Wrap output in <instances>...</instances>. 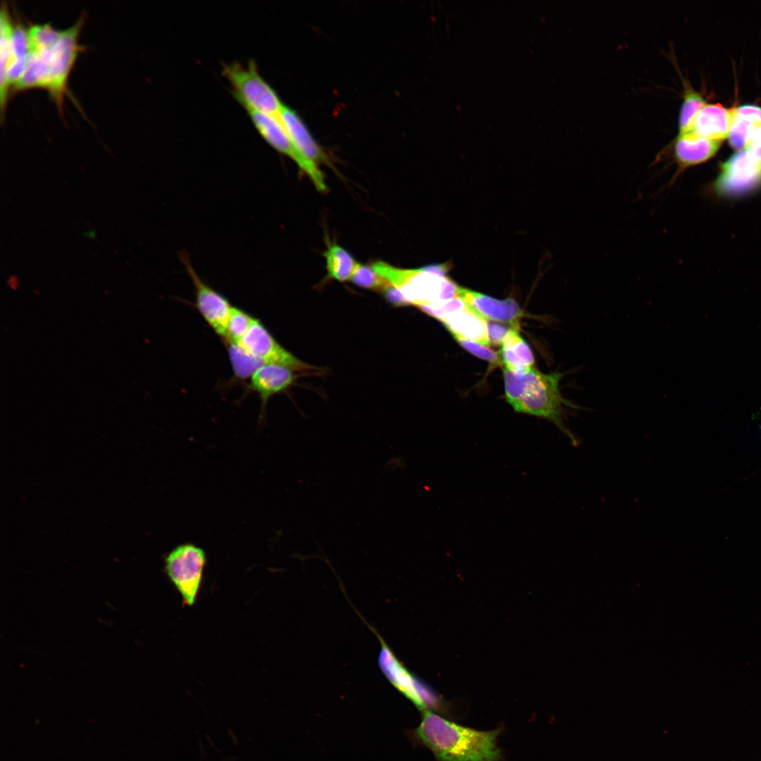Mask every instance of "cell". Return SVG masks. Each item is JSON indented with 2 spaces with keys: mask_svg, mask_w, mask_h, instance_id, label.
<instances>
[{
  "mask_svg": "<svg viewBox=\"0 0 761 761\" xmlns=\"http://www.w3.org/2000/svg\"><path fill=\"white\" fill-rule=\"evenodd\" d=\"M500 729L478 731L426 710L410 737L431 750L438 761H500Z\"/></svg>",
  "mask_w": 761,
  "mask_h": 761,
  "instance_id": "obj_1",
  "label": "cell"
},
{
  "mask_svg": "<svg viewBox=\"0 0 761 761\" xmlns=\"http://www.w3.org/2000/svg\"><path fill=\"white\" fill-rule=\"evenodd\" d=\"M507 402L517 412L544 418L555 423L574 446L580 440L565 424L564 407L579 408L565 400L560 392L562 373H544L533 368L514 371L504 368Z\"/></svg>",
  "mask_w": 761,
  "mask_h": 761,
  "instance_id": "obj_2",
  "label": "cell"
},
{
  "mask_svg": "<svg viewBox=\"0 0 761 761\" xmlns=\"http://www.w3.org/2000/svg\"><path fill=\"white\" fill-rule=\"evenodd\" d=\"M84 20L85 16H80L73 25L62 30L54 41L30 47L27 70L39 87L49 92L61 116L64 97L68 94L69 75L78 55L85 49L79 43Z\"/></svg>",
  "mask_w": 761,
  "mask_h": 761,
  "instance_id": "obj_3",
  "label": "cell"
},
{
  "mask_svg": "<svg viewBox=\"0 0 761 761\" xmlns=\"http://www.w3.org/2000/svg\"><path fill=\"white\" fill-rule=\"evenodd\" d=\"M371 266L402 295L407 304L420 309L459 297V287L446 275V264L408 269L376 261Z\"/></svg>",
  "mask_w": 761,
  "mask_h": 761,
  "instance_id": "obj_4",
  "label": "cell"
},
{
  "mask_svg": "<svg viewBox=\"0 0 761 761\" xmlns=\"http://www.w3.org/2000/svg\"><path fill=\"white\" fill-rule=\"evenodd\" d=\"M222 74L231 85L233 96L247 111L278 116L284 104L260 75L254 60L245 66L238 62L225 64Z\"/></svg>",
  "mask_w": 761,
  "mask_h": 761,
  "instance_id": "obj_5",
  "label": "cell"
},
{
  "mask_svg": "<svg viewBox=\"0 0 761 761\" xmlns=\"http://www.w3.org/2000/svg\"><path fill=\"white\" fill-rule=\"evenodd\" d=\"M206 562L204 550L192 543L176 545L163 557L164 572L187 606L197 601Z\"/></svg>",
  "mask_w": 761,
  "mask_h": 761,
  "instance_id": "obj_6",
  "label": "cell"
},
{
  "mask_svg": "<svg viewBox=\"0 0 761 761\" xmlns=\"http://www.w3.org/2000/svg\"><path fill=\"white\" fill-rule=\"evenodd\" d=\"M247 112L259 135L271 147L294 161L318 190L324 192L327 190L323 173L316 163L295 147L278 116L251 111Z\"/></svg>",
  "mask_w": 761,
  "mask_h": 761,
  "instance_id": "obj_7",
  "label": "cell"
},
{
  "mask_svg": "<svg viewBox=\"0 0 761 761\" xmlns=\"http://www.w3.org/2000/svg\"><path fill=\"white\" fill-rule=\"evenodd\" d=\"M761 185V156L749 149L732 154L721 166L714 188L723 195H739Z\"/></svg>",
  "mask_w": 761,
  "mask_h": 761,
  "instance_id": "obj_8",
  "label": "cell"
},
{
  "mask_svg": "<svg viewBox=\"0 0 761 761\" xmlns=\"http://www.w3.org/2000/svg\"><path fill=\"white\" fill-rule=\"evenodd\" d=\"M180 259L194 285L198 311L213 330L225 340L228 319L233 307L223 295L201 279L186 253L181 252Z\"/></svg>",
  "mask_w": 761,
  "mask_h": 761,
  "instance_id": "obj_9",
  "label": "cell"
},
{
  "mask_svg": "<svg viewBox=\"0 0 761 761\" xmlns=\"http://www.w3.org/2000/svg\"><path fill=\"white\" fill-rule=\"evenodd\" d=\"M238 343L266 364H278L294 371H309L316 369L285 349L256 318Z\"/></svg>",
  "mask_w": 761,
  "mask_h": 761,
  "instance_id": "obj_10",
  "label": "cell"
},
{
  "mask_svg": "<svg viewBox=\"0 0 761 761\" xmlns=\"http://www.w3.org/2000/svg\"><path fill=\"white\" fill-rule=\"evenodd\" d=\"M459 297L487 321L506 323L519 330L524 313L515 300L498 299L461 287Z\"/></svg>",
  "mask_w": 761,
  "mask_h": 761,
  "instance_id": "obj_11",
  "label": "cell"
},
{
  "mask_svg": "<svg viewBox=\"0 0 761 761\" xmlns=\"http://www.w3.org/2000/svg\"><path fill=\"white\" fill-rule=\"evenodd\" d=\"M733 117V108L726 109L720 104H705L687 130L679 134L722 141L728 137Z\"/></svg>",
  "mask_w": 761,
  "mask_h": 761,
  "instance_id": "obj_12",
  "label": "cell"
},
{
  "mask_svg": "<svg viewBox=\"0 0 761 761\" xmlns=\"http://www.w3.org/2000/svg\"><path fill=\"white\" fill-rule=\"evenodd\" d=\"M722 141L683 134H677L670 143L672 157L679 170L700 164L711 159L718 151Z\"/></svg>",
  "mask_w": 761,
  "mask_h": 761,
  "instance_id": "obj_13",
  "label": "cell"
},
{
  "mask_svg": "<svg viewBox=\"0 0 761 761\" xmlns=\"http://www.w3.org/2000/svg\"><path fill=\"white\" fill-rule=\"evenodd\" d=\"M294 370L278 364H266L259 368L250 378L249 389L256 392L261 402V413L264 412L268 400L290 388L297 376Z\"/></svg>",
  "mask_w": 761,
  "mask_h": 761,
  "instance_id": "obj_14",
  "label": "cell"
},
{
  "mask_svg": "<svg viewBox=\"0 0 761 761\" xmlns=\"http://www.w3.org/2000/svg\"><path fill=\"white\" fill-rule=\"evenodd\" d=\"M381 641V650L378 663L383 674L390 683L409 699L416 707L423 712L427 710L417 688V679L403 666L384 641Z\"/></svg>",
  "mask_w": 761,
  "mask_h": 761,
  "instance_id": "obj_15",
  "label": "cell"
},
{
  "mask_svg": "<svg viewBox=\"0 0 761 761\" xmlns=\"http://www.w3.org/2000/svg\"><path fill=\"white\" fill-rule=\"evenodd\" d=\"M278 118L292 143L302 154L316 164L328 163L326 154L295 110L284 104Z\"/></svg>",
  "mask_w": 761,
  "mask_h": 761,
  "instance_id": "obj_16",
  "label": "cell"
},
{
  "mask_svg": "<svg viewBox=\"0 0 761 761\" xmlns=\"http://www.w3.org/2000/svg\"><path fill=\"white\" fill-rule=\"evenodd\" d=\"M441 322L454 338H463L490 345L488 321L466 304Z\"/></svg>",
  "mask_w": 761,
  "mask_h": 761,
  "instance_id": "obj_17",
  "label": "cell"
},
{
  "mask_svg": "<svg viewBox=\"0 0 761 761\" xmlns=\"http://www.w3.org/2000/svg\"><path fill=\"white\" fill-rule=\"evenodd\" d=\"M518 330L509 328L501 345L502 362L505 369L514 371L533 368L535 362L530 347Z\"/></svg>",
  "mask_w": 761,
  "mask_h": 761,
  "instance_id": "obj_18",
  "label": "cell"
},
{
  "mask_svg": "<svg viewBox=\"0 0 761 761\" xmlns=\"http://www.w3.org/2000/svg\"><path fill=\"white\" fill-rule=\"evenodd\" d=\"M323 255L328 276L340 282L350 280L359 264L346 249L337 244L329 246Z\"/></svg>",
  "mask_w": 761,
  "mask_h": 761,
  "instance_id": "obj_19",
  "label": "cell"
},
{
  "mask_svg": "<svg viewBox=\"0 0 761 761\" xmlns=\"http://www.w3.org/2000/svg\"><path fill=\"white\" fill-rule=\"evenodd\" d=\"M229 359L233 373L237 379L247 380L266 364L262 360L252 354L238 342L225 340Z\"/></svg>",
  "mask_w": 761,
  "mask_h": 761,
  "instance_id": "obj_20",
  "label": "cell"
},
{
  "mask_svg": "<svg viewBox=\"0 0 761 761\" xmlns=\"http://www.w3.org/2000/svg\"><path fill=\"white\" fill-rule=\"evenodd\" d=\"M683 101L678 117V134L687 130L695 116L706 104L703 97L693 89L688 84H684Z\"/></svg>",
  "mask_w": 761,
  "mask_h": 761,
  "instance_id": "obj_21",
  "label": "cell"
},
{
  "mask_svg": "<svg viewBox=\"0 0 761 761\" xmlns=\"http://www.w3.org/2000/svg\"><path fill=\"white\" fill-rule=\"evenodd\" d=\"M255 318L237 307H233L227 323V338L238 342L247 333Z\"/></svg>",
  "mask_w": 761,
  "mask_h": 761,
  "instance_id": "obj_22",
  "label": "cell"
},
{
  "mask_svg": "<svg viewBox=\"0 0 761 761\" xmlns=\"http://www.w3.org/2000/svg\"><path fill=\"white\" fill-rule=\"evenodd\" d=\"M755 128L756 125L751 122L737 117L734 111L727 137L730 145L738 151L745 149Z\"/></svg>",
  "mask_w": 761,
  "mask_h": 761,
  "instance_id": "obj_23",
  "label": "cell"
},
{
  "mask_svg": "<svg viewBox=\"0 0 761 761\" xmlns=\"http://www.w3.org/2000/svg\"><path fill=\"white\" fill-rule=\"evenodd\" d=\"M350 280L359 287L382 292L389 285V283L371 266L360 264Z\"/></svg>",
  "mask_w": 761,
  "mask_h": 761,
  "instance_id": "obj_24",
  "label": "cell"
},
{
  "mask_svg": "<svg viewBox=\"0 0 761 761\" xmlns=\"http://www.w3.org/2000/svg\"><path fill=\"white\" fill-rule=\"evenodd\" d=\"M454 339L464 349L474 356L495 366L502 364L501 357L499 356L498 353L489 348L487 345L463 338Z\"/></svg>",
  "mask_w": 761,
  "mask_h": 761,
  "instance_id": "obj_25",
  "label": "cell"
},
{
  "mask_svg": "<svg viewBox=\"0 0 761 761\" xmlns=\"http://www.w3.org/2000/svg\"><path fill=\"white\" fill-rule=\"evenodd\" d=\"M735 115L748 120L756 126L761 125V107L753 104H743L734 108Z\"/></svg>",
  "mask_w": 761,
  "mask_h": 761,
  "instance_id": "obj_26",
  "label": "cell"
},
{
  "mask_svg": "<svg viewBox=\"0 0 761 761\" xmlns=\"http://www.w3.org/2000/svg\"><path fill=\"white\" fill-rule=\"evenodd\" d=\"M509 330V328L494 321L488 322V335L490 345H502Z\"/></svg>",
  "mask_w": 761,
  "mask_h": 761,
  "instance_id": "obj_27",
  "label": "cell"
},
{
  "mask_svg": "<svg viewBox=\"0 0 761 761\" xmlns=\"http://www.w3.org/2000/svg\"><path fill=\"white\" fill-rule=\"evenodd\" d=\"M745 149L761 156V125L755 128Z\"/></svg>",
  "mask_w": 761,
  "mask_h": 761,
  "instance_id": "obj_28",
  "label": "cell"
},
{
  "mask_svg": "<svg viewBox=\"0 0 761 761\" xmlns=\"http://www.w3.org/2000/svg\"><path fill=\"white\" fill-rule=\"evenodd\" d=\"M85 235H87V237H95V233H94V231H90V232H87V233H85Z\"/></svg>",
  "mask_w": 761,
  "mask_h": 761,
  "instance_id": "obj_29",
  "label": "cell"
},
{
  "mask_svg": "<svg viewBox=\"0 0 761 761\" xmlns=\"http://www.w3.org/2000/svg\"><path fill=\"white\" fill-rule=\"evenodd\" d=\"M760 429H761V426H760Z\"/></svg>",
  "mask_w": 761,
  "mask_h": 761,
  "instance_id": "obj_30",
  "label": "cell"
}]
</instances>
